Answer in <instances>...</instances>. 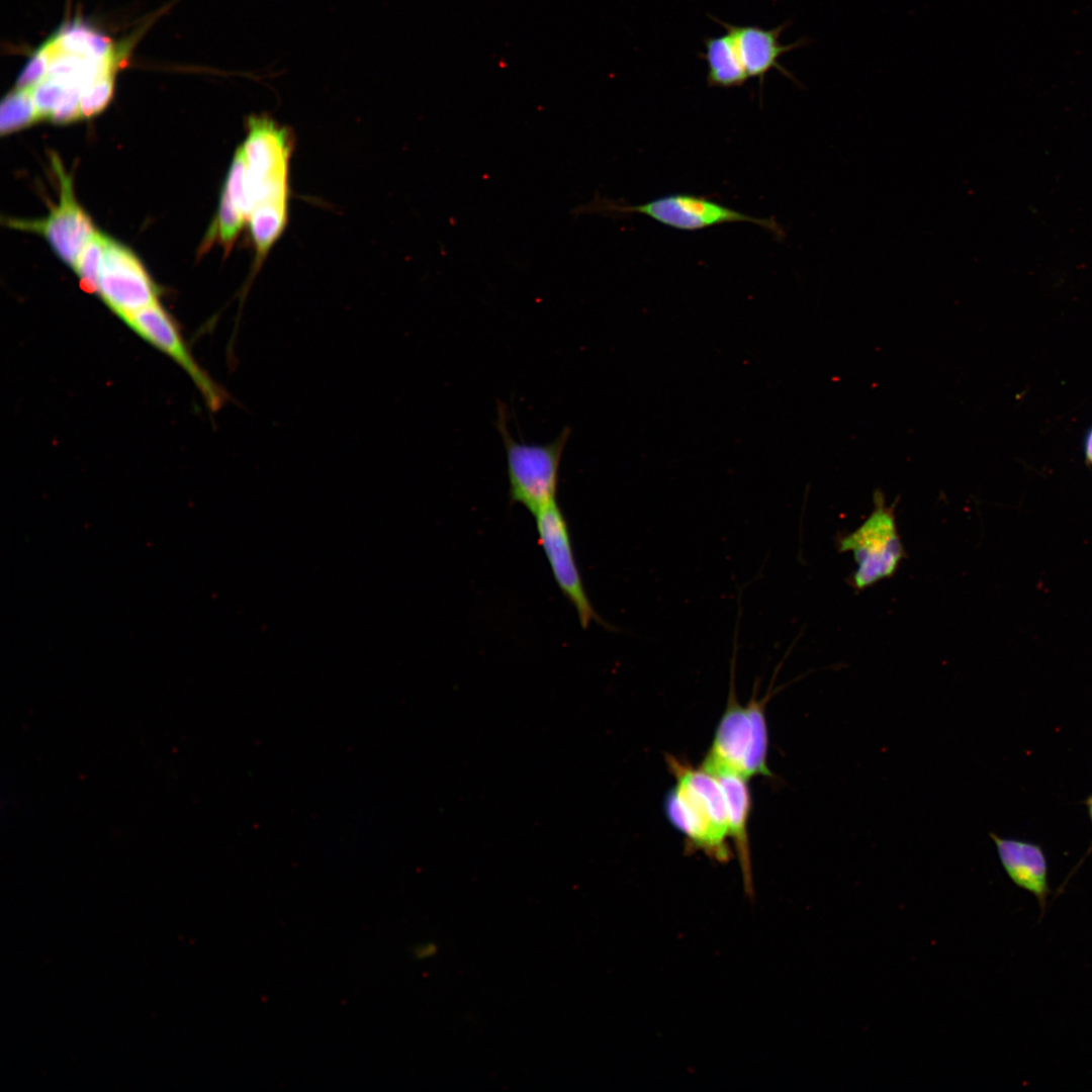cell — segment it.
Segmentation results:
<instances>
[{
	"instance_id": "8fae6325",
	"label": "cell",
	"mask_w": 1092,
	"mask_h": 1092,
	"mask_svg": "<svg viewBox=\"0 0 1092 1092\" xmlns=\"http://www.w3.org/2000/svg\"><path fill=\"white\" fill-rule=\"evenodd\" d=\"M736 655L737 639L735 637L727 706L716 727L711 747L701 767L713 775L734 772L744 777V761L751 741V721L747 707L739 703L736 695Z\"/></svg>"
},
{
	"instance_id": "6da1fadb",
	"label": "cell",
	"mask_w": 1092,
	"mask_h": 1092,
	"mask_svg": "<svg viewBox=\"0 0 1092 1092\" xmlns=\"http://www.w3.org/2000/svg\"><path fill=\"white\" fill-rule=\"evenodd\" d=\"M130 40L116 41L75 19L61 25L30 56L15 87L28 94L39 120L67 124L101 113Z\"/></svg>"
},
{
	"instance_id": "603a6c76",
	"label": "cell",
	"mask_w": 1092,
	"mask_h": 1092,
	"mask_svg": "<svg viewBox=\"0 0 1092 1092\" xmlns=\"http://www.w3.org/2000/svg\"><path fill=\"white\" fill-rule=\"evenodd\" d=\"M1086 461L1092 466V428L1087 432L1084 441Z\"/></svg>"
},
{
	"instance_id": "7c38bea8",
	"label": "cell",
	"mask_w": 1092,
	"mask_h": 1092,
	"mask_svg": "<svg viewBox=\"0 0 1092 1092\" xmlns=\"http://www.w3.org/2000/svg\"><path fill=\"white\" fill-rule=\"evenodd\" d=\"M998 858L1009 880L1019 889L1030 893L1040 908L1039 921L1045 914L1052 890L1049 883V862L1039 843L1000 836L990 832Z\"/></svg>"
},
{
	"instance_id": "7402d4cb",
	"label": "cell",
	"mask_w": 1092,
	"mask_h": 1092,
	"mask_svg": "<svg viewBox=\"0 0 1092 1092\" xmlns=\"http://www.w3.org/2000/svg\"><path fill=\"white\" fill-rule=\"evenodd\" d=\"M438 952V946L436 943L427 941L419 943L413 947L412 954L417 960H427L434 957Z\"/></svg>"
},
{
	"instance_id": "8992f818",
	"label": "cell",
	"mask_w": 1092,
	"mask_h": 1092,
	"mask_svg": "<svg viewBox=\"0 0 1092 1092\" xmlns=\"http://www.w3.org/2000/svg\"><path fill=\"white\" fill-rule=\"evenodd\" d=\"M838 549L852 553L856 569L850 578V585L857 590L897 571L906 553L898 532L894 506H886L882 491H875L874 510L866 521L851 533L840 537Z\"/></svg>"
},
{
	"instance_id": "e0dca14e",
	"label": "cell",
	"mask_w": 1092,
	"mask_h": 1092,
	"mask_svg": "<svg viewBox=\"0 0 1092 1092\" xmlns=\"http://www.w3.org/2000/svg\"><path fill=\"white\" fill-rule=\"evenodd\" d=\"M757 680L755 681L752 696L747 703V711L751 721V741L744 761L743 775L746 779L754 776L771 777L767 766L768 731L765 717V704L768 694L760 700L756 697Z\"/></svg>"
},
{
	"instance_id": "9a60e30c",
	"label": "cell",
	"mask_w": 1092,
	"mask_h": 1092,
	"mask_svg": "<svg viewBox=\"0 0 1092 1092\" xmlns=\"http://www.w3.org/2000/svg\"><path fill=\"white\" fill-rule=\"evenodd\" d=\"M705 51L699 54L707 64L706 80L709 87L731 89L743 86L749 76L739 54L732 33L703 39Z\"/></svg>"
},
{
	"instance_id": "2e32d148",
	"label": "cell",
	"mask_w": 1092,
	"mask_h": 1092,
	"mask_svg": "<svg viewBox=\"0 0 1092 1092\" xmlns=\"http://www.w3.org/2000/svg\"><path fill=\"white\" fill-rule=\"evenodd\" d=\"M288 217V199L268 200L256 205L249 217L251 241L255 250L252 273L244 294L245 300L250 283L259 272L263 261L276 241L283 234Z\"/></svg>"
},
{
	"instance_id": "9c48e42d",
	"label": "cell",
	"mask_w": 1092,
	"mask_h": 1092,
	"mask_svg": "<svg viewBox=\"0 0 1092 1092\" xmlns=\"http://www.w3.org/2000/svg\"><path fill=\"white\" fill-rule=\"evenodd\" d=\"M122 322L187 373L211 412L218 411L230 399L228 392L196 363L176 323L159 302L129 314Z\"/></svg>"
},
{
	"instance_id": "52a82bcc",
	"label": "cell",
	"mask_w": 1092,
	"mask_h": 1092,
	"mask_svg": "<svg viewBox=\"0 0 1092 1092\" xmlns=\"http://www.w3.org/2000/svg\"><path fill=\"white\" fill-rule=\"evenodd\" d=\"M534 517L539 543L553 577L560 592L575 609L581 627L586 629L592 621H596L609 630H615L614 626L601 618L589 602L573 554L568 524L557 503L547 506Z\"/></svg>"
},
{
	"instance_id": "44dd1931",
	"label": "cell",
	"mask_w": 1092,
	"mask_h": 1092,
	"mask_svg": "<svg viewBox=\"0 0 1092 1092\" xmlns=\"http://www.w3.org/2000/svg\"><path fill=\"white\" fill-rule=\"evenodd\" d=\"M1083 804H1084V805H1085V807H1086V810H1087V815H1088V818H1089V820H1090V822H1091V825H1092V793H1091L1090 795H1088V796H1087V797L1085 798V800L1083 801ZM1091 853H1092V839H1091V842H1090V844H1089V846H1088V848H1087L1086 852H1085V853H1084V855L1082 856V858H1081V859L1079 860V862H1078V863H1077V864H1076V866L1074 867V869H1073V870L1071 871V873H1070V874H1069V875L1067 876V878L1065 879V881L1063 882V884H1062V885H1061V886H1060V887L1058 888V890H1057V892H1056V896L1060 895V894H1061V893H1062V892L1064 891L1065 887H1066V886H1067V884H1068V881H1069V880H1070V879L1072 878V876H1073V875H1074V874H1075V873H1076V872L1078 871V869H1079V868L1081 867V864H1082V863H1083V862H1084V861H1085V860L1087 859V857H1088V856H1089V855H1090Z\"/></svg>"
},
{
	"instance_id": "5bb4252c",
	"label": "cell",
	"mask_w": 1092,
	"mask_h": 1092,
	"mask_svg": "<svg viewBox=\"0 0 1092 1092\" xmlns=\"http://www.w3.org/2000/svg\"><path fill=\"white\" fill-rule=\"evenodd\" d=\"M714 776L718 779L725 794L729 818V836L733 839L735 845L742 874L744 893L752 902L755 894L747 829L751 811V795L747 779L734 772H718L714 774Z\"/></svg>"
},
{
	"instance_id": "277c9868",
	"label": "cell",
	"mask_w": 1092,
	"mask_h": 1092,
	"mask_svg": "<svg viewBox=\"0 0 1092 1092\" xmlns=\"http://www.w3.org/2000/svg\"><path fill=\"white\" fill-rule=\"evenodd\" d=\"M496 428L506 449L511 502L535 516L556 502L559 465L570 429L564 428L547 444L517 442L508 431L505 404L497 405Z\"/></svg>"
},
{
	"instance_id": "30bf717a",
	"label": "cell",
	"mask_w": 1092,
	"mask_h": 1092,
	"mask_svg": "<svg viewBox=\"0 0 1092 1092\" xmlns=\"http://www.w3.org/2000/svg\"><path fill=\"white\" fill-rule=\"evenodd\" d=\"M97 294L121 321L158 302L156 285L140 260L110 239L103 256Z\"/></svg>"
},
{
	"instance_id": "ba28073f",
	"label": "cell",
	"mask_w": 1092,
	"mask_h": 1092,
	"mask_svg": "<svg viewBox=\"0 0 1092 1092\" xmlns=\"http://www.w3.org/2000/svg\"><path fill=\"white\" fill-rule=\"evenodd\" d=\"M53 170L59 179L60 199L42 220L9 219L7 224L43 236L68 266L75 269L78 259L95 234L91 219L75 199L72 178L65 172L58 156L52 155Z\"/></svg>"
},
{
	"instance_id": "ac0fdd59",
	"label": "cell",
	"mask_w": 1092,
	"mask_h": 1092,
	"mask_svg": "<svg viewBox=\"0 0 1092 1092\" xmlns=\"http://www.w3.org/2000/svg\"><path fill=\"white\" fill-rule=\"evenodd\" d=\"M247 217L236 207L228 191L222 188L216 218L206 236L210 245L216 238L225 253L230 252L239 237Z\"/></svg>"
},
{
	"instance_id": "7a4b0ae2",
	"label": "cell",
	"mask_w": 1092,
	"mask_h": 1092,
	"mask_svg": "<svg viewBox=\"0 0 1092 1092\" xmlns=\"http://www.w3.org/2000/svg\"><path fill=\"white\" fill-rule=\"evenodd\" d=\"M675 785L667 793V819L687 841V850H702L712 859L726 863L732 853L727 838L729 818L724 791L718 779L703 767H694L672 755L666 756Z\"/></svg>"
},
{
	"instance_id": "4fadbf2b",
	"label": "cell",
	"mask_w": 1092,
	"mask_h": 1092,
	"mask_svg": "<svg viewBox=\"0 0 1092 1092\" xmlns=\"http://www.w3.org/2000/svg\"><path fill=\"white\" fill-rule=\"evenodd\" d=\"M726 31L734 36L739 54L749 77L757 78L762 87L766 73L776 69L781 74L799 84L795 76L781 65L779 59L784 54L810 43L808 38H801L789 44H782L780 36L789 27V22L775 28L765 29L757 25H735L711 16Z\"/></svg>"
},
{
	"instance_id": "d6986e66",
	"label": "cell",
	"mask_w": 1092,
	"mask_h": 1092,
	"mask_svg": "<svg viewBox=\"0 0 1092 1092\" xmlns=\"http://www.w3.org/2000/svg\"><path fill=\"white\" fill-rule=\"evenodd\" d=\"M38 121L35 109L27 93L13 88L2 100L0 108V132L9 134L26 128Z\"/></svg>"
},
{
	"instance_id": "5b68a950",
	"label": "cell",
	"mask_w": 1092,
	"mask_h": 1092,
	"mask_svg": "<svg viewBox=\"0 0 1092 1092\" xmlns=\"http://www.w3.org/2000/svg\"><path fill=\"white\" fill-rule=\"evenodd\" d=\"M246 123L248 134L242 148L247 163L246 196L252 211L261 202L288 198L293 136L289 128L266 114H252Z\"/></svg>"
},
{
	"instance_id": "3957f363",
	"label": "cell",
	"mask_w": 1092,
	"mask_h": 1092,
	"mask_svg": "<svg viewBox=\"0 0 1092 1092\" xmlns=\"http://www.w3.org/2000/svg\"><path fill=\"white\" fill-rule=\"evenodd\" d=\"M573 212L598 213L611 217L640 214L682 232H698L725 223L749 222L777 237L784 234L781 225L772 218L754 217L705 196L691 193H670L641 204H627L596 196L593 201L576 207Z\"/></svg>"
},
{
	"instance_id": "ffe728a7",
	"label": "cell",
	"mask_w": 1092,
	"mask_h": 1092,
	"mask_svg": "<svg viewBox=\"0 0 1092 1092\" xmlns=\"http://www.w3.org/2000/svg\"><path fill=\"white\" fill-rule=\"evenodd\" d=\"M108 240L109 238L105 235L95 232L75 266L80 285L87 292L97 293L99 273Z\"/></svg>"
}]
</instances>
